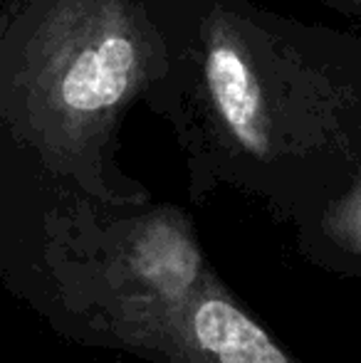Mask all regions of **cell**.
Here are the masks:
<instances>
[{"mask_svg": "<svg viewBox=\"0 0 361 363\" xmlns=\"http://www.w3.org/2000/svg\"><path fill=\"white\" fill-rule=\"evenodd\" d=\"M146 106L171 124L196 193L228 183L314 213L361 166V33L255 0H191Z\"/></svg>", "mask_w": 361, "mask_h": 363, "instance_id": "obj_1", "label": "cell"}, {"mask_svg": "<svg viewBox=\"0 0 361 363\" xmlns=\"http://www.w3.org/2000/svg\"><path fill=\"white\" fill-rule=\"evenodd\" d=\"M188 20L191 0H0V183L139 203L119 129L169 79Z\"/></svg>", "mask_w": 361, "mask_h": 363, "instance_id": "obj_2", "label": "cell"}, {"mask_svg": "<svg viewBox=\"0 0 361 363\" xmlns=\"http://www.w3.org/2000/svg\"><path fill=\"white\" fill-rule=\"evenodd\" d=\"M179 341L198 363H294L226 291L198 289L179 304Z\"/></svg>", "mask_w": 361, "mask_h": 363, "instance_id": "obj_3", "label": "cell"}, {"mask_svg": "<svg viewBox=\"0 0 361 363\" xmlns=\"http://www.w3.org/2000/svg\"><path fill=\"white\" fill-rule=\"evenodd\" d=\"M124 230L131 272L171 304L186 299L201 274V255L186 218L174 208H159L126 223Z\"/></svg>", "mask_w": 361, "mask_h": 363, "instance_id": "obj_4", "label": "cell"}, {"mask_svg": "<svg viewBox=\"0 0 361 363\" xmlns=\"http://www.w3.org/2000/svg\"><path fill=\"white\" fill-rule=\"evenodd\" d=\"M314 218L319 235L329 245L361 255V166L332 201L314 211Z\"/></svg>", "mask_w": 361, "mask_h": 363, "instance_id": "obj_5", "label": "cell"}, {"mask_svg": "<svg viewBox=\"0 0 361 363\" xmlns=\"http://www.w3.org/2000/svg\"><path fill=\"white\" fill-rule=\"evenodd\" d=\"M317 3L361 25V0H317Z\"/></svg>", "mask_w": 361, "mask_h": 363, "instance_id": "obj_6", "label": "cell"}]
</instances>
